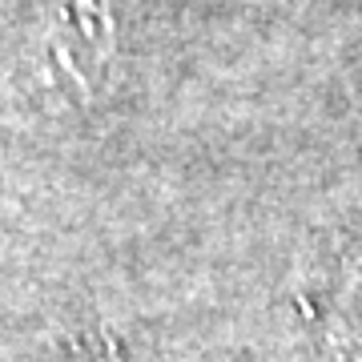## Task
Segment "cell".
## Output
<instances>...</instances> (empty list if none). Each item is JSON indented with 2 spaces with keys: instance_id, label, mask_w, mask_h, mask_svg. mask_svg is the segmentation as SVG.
<instances>
[{
  "instance_id": "1",
  "label": "cell",
  "mask_w": 362,
  "mask_h": 362,
  "mask_svg": "<svg viewBox=\"0 0 362 362\" xmlns=\"http://www.w3.org/2000/svg\"><path fill=\"white\" fill-rule=\"evenodd\" d=\"M109 37L105 0H65L49 28V57L77 89H93L109 57Z\"/></svg>"
}]
</instances>
